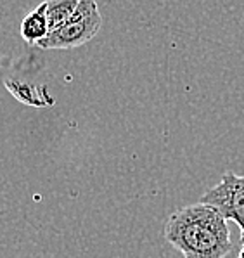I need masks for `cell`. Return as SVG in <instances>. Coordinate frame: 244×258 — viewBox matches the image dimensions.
I'll list each match as a JSON object with an SVG mask.
<instances>
[{
    "label": "cell",
    "mask_w": 244,
    "mask_h": 258,
    "mask_svg": "<svg viewBox=\"0 0 244 258\" xmlns=\"http://www.w3.org/2000/svg\"><path fill=\"white\" fill-rule=\"evenodd\" d=\"M237 258H244V244H241V248H239V253H237Z\"/></svg>",
    "instance_id": "52a82bcc"
},
{
    "label": "cell",
    "mask_w": 244,
    "mask_h": 258,
    "mask_svg": "<svg viewBox=\"0 0 244 258\" xmlns=\"http://www.w3.org/2000/svg\"><path fill=\"white\" fill-rule=\"evenodd\" d=\"M163 236L184 258H225L232 251L227 220L201 201L175 210L165 224Z\"/></svg>",
    "instance_id": "6da1fadb"
},
{
    "label": "cell",
    "mask_w": 244,
    "mask_h": 258,
    "mask_svg": "<svg viewBox=\"0 0 244 258\" xmlns=\"http://www.w3.org/2000/svg\"><path fill=\"white\" fill-rule=\"evenodd\" d=\"M201 203L213 206L225 220H232L241 229L244 244V175L225 172L220 182L203 194Z\"/></svg>",
    "instance_id": "3957f363"
},
{
    "label": "cell",
    "mask_w": 244,
    "mask_h": 258,
    "mask_svg": "<svg viewBox=\"0 0 244 258\" xmlns=\"http://www.w3.org/2000/svg\"><path fill=\"white\" fill-rule=\"evenodd\" d=\"M80 0H49L47 4V26L49 33L56 31L59 26L64 25L76 9Z\"/></svg>",
    "instance_id": "8992f818"
},
{
    "label": "cell",
    "mask_w": 244,
    "mask_h": 258,
    "mask_svg": "<svg viewBox=\"0 0 244 258\" xmlns=\"http://www.w3.org/2000/svg\"><path fill=\"white\" fill-rule=\"evenodd\" d=\"M7 89L13 92L16 99L30 106H49L52 104V99L47 95V90L37 85H30L25 82H13L6 80Z\"/></svg>",
    "instance_id": "5b68a950"
},
{
    "label": "cell",
    "mask_w": 244,
    "mask_h": 258,
    "mask_svg": "<svg viewBox=\"0 0 244 258\" xmlns=\"http://www.w3.org/2000/svg\"><path fill=\"white\" fill-rule=\"evenodd\" d=\"M102 26V16L94 0H80L71 18L38 43L42 49H74L92 40Z\"/></svg>",
    "instance_id": "7a4b0ae2"
},
{
    "label": "cell",
    "mask_w": 244,
    "mask_h": 258,
    "mask_svg": "<svg viewBox=\"0 0 244 258\" xmlns=\"http://www.w3.org/2000/svg\"><path fill=\"white\" fill-rule=\"evenodd\" d=\"M47 4L43 2L35 11L26 14V18L21 23V37L25 38L30 45L40 43L43 38L49 35V26H47Z\"/></svg>",
    "instance_id": "277c9868"
}]
</instances>
